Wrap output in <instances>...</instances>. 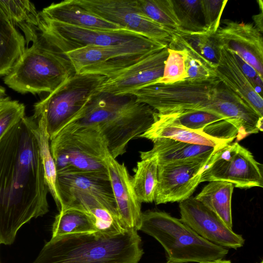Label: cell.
I'll list each match as a JSON object with an SVG mask.
<instances>
[{"mask_svg":"<svg viewBox=\"0 0 263 263\" xmlns=\"http://www.w3.org/2000/svg\"><path fill=\"white\" fill-rule=\"evenodd\" d=\"M144 15L173 33L179 31V24L171 0H135Z\"/></svg>","mask_w":263,"mask_h":263,"instance_id":"cell-30","label":"cell"},{"mask_svg":"<svg viewBox=\"0 0 263 263\" xmlns=\"http://www.w3.org/2000/svg\"><path fill=\"white\" fill-rule=\"evenodd\" d=\"M168 45L153 40L106 46H87L64 53L76 73L112 74L139 61Z\"/></svg>","mask_w":263,"mask_h":263,"instance_id":"cell-9","label":"cell"},{"mask_svg":"<svg viewBox=\"0 0 263 263\" xmlns=\"http://www.w3.org/2000/svg\"><path fill=\"white\" fill-rule=\"evenodd\" d=\"M143 253L137 230L99 231L51 238L32 263H138Z\"/></svg>","mask_w":263,"mask_h":263,"instance_id":"cell-3","label":"cell"},{"mask_svg":"<svg viewBox=\"0 0 263 263\" xmlns=\"http://www.w3.org/2000/svg\"><path fill=\"white\" fill-rule=\"evenodd\" d=\"M32 118L36 122L34 133L38 144L46 183L49 192L60 212L63 203L58 186L56 166L50 151V140L47 130L46 121L43 116Z\"/></svg>","mask_w":263,"mask_h":263,"instance_id":"cell-27","label":"cell"},{"mask_svg":"<svg viewBox=\"0 0 263 263\" xmlns=\"http://www.w3.org/2000/svg\"><path fill=\"white\" fill-rule=\"evenodd\" d=\"M139 138L152 141L159 138H168L180 142L219 148L230 143L206 134L195 131L165 119L157 112L156 120L151 126Z\"/></svg>","mask_w":263,"mask_h":263,"instance_id":"cell-22","label":"cell"},{"mask_svg":"<svg viewBox=\"0 0 263 263\" xmlns=\"http://www.w3.org/2000/svg\"><path fill=\"white\" fill-rule=\"evenodd\" d=\"M74 1L90 13L122 28L168 45L172 40L173 32L143 14L135 0Z\"/></svg>","mask_w":263,"mask_h":263,"instance_id":"cell-12","label":"cell"},{"mask_svg":"<svg viewBox=\"0 0 263 263\" xmlns=\"http://www.w3.org/2000/svg\"><path fill=\"white\" fill-rule=\"evenodd\" d=\"M222 23L214 34L218 46L237 53L263 79L262 33L251 23L230 20H224Z\"/></svg>","mask_w":263,"mask_h":263,"instance_id":"cell-16","label":"cell"},{"mask_svg":"<svg viewBox=\"0 0 263 263\" xmlns=\"http://www.w3.org/2000/svg\"><path fill=\"white\" fill-rule=\"evenodd\" d=\"M234 185L222 181H210L195 198L232 229L231 200Z\"/></svg>","mask_w":263,"mask_h":263,"instance_id":"cell-25","label":"cell"},{"mask_svg":"<svg viewBox=\"0 0 263 263\" xmlns=\"http://www.w3.org/2000/svg\"><path fill=\"white\" fill-rule=\"evenodd\" d=\"M260 263H263V261H261L260 262Z\"/></svg>","mask_w":263,"mask_h":263,"instance_id":"cell-40","label":"cell"},{"mask_svg":"<svg viewBox=\"0 0 263 263\" xmlns=\"http://www.w3.org/2000/svg\"><path fill=\"white\" fill-rule=\"evenodd\" d=\"M185 52L187 72L186 80L204 81L216 78L214 69L207 66L196 57L188 53L186 51Z\"/></svg>","mask_w":263,"mask_h":263,"instance_id":"cell-35","label":"cell"},{"mask_svg":"<svg viewBox=\"0 0 263 263\" xmlns=\"http://www.w3.org/2000/svg\"><path fill=\"white\" fill-rule=\"evenodd\" d=\"M57 174L95 172L108 174L105 159L109 154L99 127L67 125L50 140Z\"/></svg>","mask_w":263,"mask_h":263,"instance_id":"cell-6","label":"cell"},{"mask_svg":"<svg viewBox=\"0 0 263 263\" xmlns=\"http://www.w3.org/2000/svg\"><path fill=\"white\" fill-rule=\"evenodd\" d=\"M222 181L240 189L263 187L262 165L237 142L217 149L202 172L200 183Z\"/></svg>","mask_w":263,"mask_h":263,"instance_id":"cell-11","label":"cell"},{"mask_svg":"<svg viewBox=\"0 0 263 263\" xmlns=\"http://www.w3.org/2000/svg\"><path fill=\"white\" fill-rule=\"evenodd\" d=\"M158 159L156 155L137 162L132 183L138 200L142 202L154 201L158 184Z\"/></svg>","mask_w":263,"mask_h":263,"instance_id":"cell-29","label":"cell"},{"mask_svg":"<svg viewBox=\"0 0 263 263\" xmlns=\"http://www.w3.org/2000/svg\"><path fill=\"white\" fill-rule=\"evenodd\" d=\"M219 47V58L215 69L217 78L259 116L263 117V99L255 90L235 62L231 50Z\"/></svg>","mask_w":263,"mask_h":263,"instance_id":"cell-18","label":"cell"},{"mask_svg":"<svg viewBox=\"0 0 263 263\" xmlns=\"http://www.w3.org/2000/svg\"><path fill=\"white\" fill-rule=\"evenodd\" d=\"M36 124L24 116L0 139V245L12 244L23 225L49 211Z\"/></svg>","mask_w":263,"mask_h":263,"instance_id":"cell-1","label":"cell"},{"mask_svg":"<svg viewBox=\"0 0 263 263\" xmlns=\"http://www.w3.org/2000/svg\"><path fill=\"white\" fill-rule=\"evenodd\" d=\"M139 230L161 244L167 263H199L223 259L228 253L227 248L206 240L180 219L164 212L142 213Z\"/></svg>","mask_w":263,"mask_h":263,"instance_id":"cell-5","label":"cell"},{"mask_svg":"<svg viewBox=\"0 0 263 263\" xmlns=\"http://www.w3.org/2000/svg\"><path fill=\"white\" fill-rule=\"evenodd\" d=\"M106 77L75 73L34 105L33 117L43 116L50 140L71 122L92 98L100 92Z\"/></svg>","mask_w":263,"mask_h":263,"instance_id":"cell-7","label":"cell"},{"mask_svg":"<svg viewBox=\"0 0 263 263\" xmlns=\"http://www.w3.org/2000/svg\"><path fill=\"white\" fill-rule=\"evenodd\" d=\"M9 98L6 93L5 89L0 86V102Z\"/></svg>","mask_w":263,"mask_h":263,"instance_id":"cell-38","label":"cell"},{"mask_svg":"<svg viewBox=\"0 0 263 263\" xmlns=\"http://www.w3.org/2000/svg\"><path fill=\"white\" fill-rule=\"evenodd\" d=\"M166 263H167V262H166ZM199 263H231V261L230 260L220 259L208 261L199 262Z\"/></svg>","mask_w":263,"mask_h":263,"instance_id":"cell-39","label":"cell"},{"mask_svg":"<svg viewBox=\"0 0 263 263\" xmlns=\"http://www.w3.org/2000/svg\"><path fill=\"white\" fill-rule=\"evenodd\" d=\"M211 157L158 163L156 204L180 202L191 197Z\"/></svg>","mask_w":263,"mask_h":263,"instance_id":"cell-13","label":"cell"},{"mask_svg":"<svg viewBox=\"0 0 263 263\" xmlns=\"http://www.w3.org/2000/svg\"><path fill=\"white\" fill-rule=\"evenodd\" d=\"M168 46L152 53L106 78L100 92L114 96L130 95L134 91L154 83L163 75L168 56Z\"/></svg>","mask_w":263,"mask_h":263,"instance_id":"cell-15","label":"cell"},{"mask_svg":"<svg viewBox=\"0 0 263 263\" xmlns=\"http://www.w3.org/2000/svg\"><path fill=\"white\" fill-rule=\"evenodd\" d=\"M95 218L87 213L75 208L59 212L55 217L51 238L66 235L99 231Z\"/></svg>","mask_w":263,"mask_h":263,"instance_id":"cell-28","label":"cell"},{"mask_svg":"<svg viewBox=\"0 0 263 263\" xmlns=\"http://www.w3.org/2000/svg\"><path fill=\"white\" fill-rule=\"evenodd\" d=\"M180 219L206 240L225 248L237 249L245 243L242 236L228 227L201 202L190 197L180 202Z\"/></svg>","mask_w":263,"mask_h":263,"instance_id":"cell-14","label":"cell"},{"mask_svg":"<svg viewBox=\"0 0 263 263\" xmlns=\"http://www.w3.org/2000/svg\"><path fill=\"white\" fill-rule=\"evenodd\" d=\"M41 16L47 20L68 25L104 30L122 28L83 9L74 0H65L52 3L39 12Z\"/></svg>","mask_w":263,"mask_h":263,"instance_id":"cell-21","label":"cell"},{"mask_svg":"<svg viewBox=\"0 0 263 263\" xmlns=\"http://www.w3.org/2000/svg\"><path fill=\"white\" fill-rule=\"evenodd\" d=\"M116 204L119 218L126 229L137 231L141 222V203L138 200L124 163H120L108 154L105 159Z\"/></svg>","mask_w":263,"mask_h":263,"instance_id":"cell-17","label":"cell"},{"mask_svg":"<svg viewBox=\"0 0 263 263\" xmlns=\"http://www.w3.org/2000/svg\"><path fill=\"white\" fill-rule=\"evenodd\" d=\"M60 194L63 203L60 211L69 208L83 211L95 218L97 227L101 231L117 234L128 230L124 228L117 215L93 195L67 190H60Z\"/></svg>","mask_w":263,"mask_h":263,"instance_id":"cell-19","label":"cell"},{"mask_svg":"<svg viewBox=\"0 0 263 263\" xmlns=\"http://www.w3.org/2000/svg\"><path fill=\"white\" fill-rule=\"evenodd\" d=\"M232 56L243 73L248 79L255 91L262 97L263 79L254 68L245 62L240 56L232 51Z\"/></svg>","mask_w":263,"mask_h":263,"instance_id":"cell-36","label":"cell"},{"mask_svg":"<svg viewBox=\"0 0 263 263\" xmlns=\"http://www.w3.org/2000/svg\"><path fill=\"white\" fill-rule=\"evenodd\" d=\"M0 13L13 26L22 30L27 45L37 39L40 15L30 1L0 0Z\"/></svg>","mask_w":263,"mask_h":263,"instance_id":"cell-24","label":"cell"},{"mask_svg":"<svg viewBox=\"0 0 263 263\" xmlns=\"http://www.w3.org/2000/svg\"><path fill=\"white\" fill-rule=\"evenodd\" d=\"M153 148L139 152L141 159L157 156L158 163L181 161L211 157L219 148L190 144L168 138H159L152 141ZM220 148V147H219Z\"/></svg>","mask_w":263,"mask_h":263,"instance_id":"cell-23","label":"cell"},{"mask_svg":"<svg viewBox=\"0 0 263 263\" xmlns=\"http://www.w3.org/2000/svg\"><path fill=\"white\" fill-rule=\"evenodd\" d=\"M25 107L10 98L0 102V139L5 133L25 116Z\"/></svg>","mask_w":263,"mask_h":263,"instance_id":"cell-33","label":"cell"},{"mask_svg":"<svg viewBox=\"0 0 263 263\" xmlns=\"http://www.w3.org/2000/svg\"><path fill=\"white\" fill-rule=\"evenodd\" d=\"M26 41L0 13V76H6L24 52Z\"/></svg>","mask_w":263,"mask_h":263,"instance_id":"cell-26","label":"cell"},{"mask_svg":"<svg viewBox=\"0 0 263 263\" xmlns=\"http://www.w3.org/2000/svg\"><path fill=\"white\" fill-rule=\"evenodd\" d=\"M156 113L132 95L114 96L100 92L67 125L98 127L110 155L116 159L126 152L130 141L139 138L151 126L156 120Z\"/></svg>","mask_w":263,"mask_h":263,"instance_id":"cell-2","label":"cell"},{"mask_svg":"<svg viewBox=\"0 0 263 263\" xmlns=\"http://www.w3.org/2000/svg\"><path fill=\"white\" fill-rule=\"evenodd\" d=\"M179 24V31L186 33L205 31L200 0H171Z\"/></svg>","mask_w":263,"mask_h":263,"instance_id":"cell-31","label":"cell"},{"mask_svg":"<svg viewBox=\"0 0 263 263\" xmlns=\"http://www.w3.org/2000/svg\"><path fill=\"white\" fill-rule=\"evenodd\" d=\"M32 43L5 76L4 83L21 93H50L75 70L67 58L49 45L39 32Z\"/></svg>","mask_w":263,"mask_h":263,"instance_id":"cell-4","label":"cell"},{"mask_svg":"<svg viewBox=\"0 0 263 263\" xmlns=\"http://www.w3.org/2000/svg\"><path fill=\"white\" fill-rule=\"evenodd\" d=\"M60 190H75L90 194L101 201L119 217L108 175L95 172L58 174Z\"/></svg>","mask_w":263,"mask_h":263,"instance_id":"cell-20","label":"cell"},{"mask_svg":"<svg viewBox=\"0 0 263 263\" xmlns=\"http://www.w3.org/2000/svg\"><path fill=\"white\" fill-rule=\"evenodd\" d=\"M220 82L217 78L204 81L185 80L169 84L154 82L130 95L159 114L194 110L206 111Z\"/></svg>","mask_w":263,"mask_h":263,"instance_id":"cell-8","label":"cell"},{"mask_svg":"<svg viewBox=\"0 0 263 263\" xmlns=\"http://www.w3.org/2000/svg\"><path fill=\"white\" fill-rule=\"evenodd\" d=\"M228 1L200 0L205 31L214 34L219 27L222 12Z\"/></svg>","mask_w":263,"mask_h":263,"instance_id":"cell-34","label":"cell"},{"mask_svg":"<svg viewBox=\"0 0 263 263\" xmlns=\"http://www.w3.org/2000/svg\"><path fill=\"white\" fill-rule=\"evenodd\" d=\"M260 13L253 16V19L255 22V27L262 33V10H260Z\"/></svg>","mask_w":263,"mask_h":263,"instance_id":"cell-37","label":"cell"},{"mask_svg":"<svg viewBox=\"0 0 263 263\" xmlns=\"http://www.w3.org/2000/svg\"><path fill=\"white\" fill-rule=\"evenodd\" d=\"M39 32L49 45L63 54L87 46H106L152 40L124 28L104 30L77 27L50 21L40 15Z\"/></svg>","mask_w":263,"mask_h":263,"instance_id":"cell-10","label":"cell"},{"mask_svg":"<svg viewBox=\"0 0 263 263\" xmlns=\"http://www.w3.org/2000/svg\"><path fill=\"white\" fill-rule=\"evenodd\" d=\"M162 77L155 82L169 84L184 81L187 78L186 52L167 48Z\"/></svg>","mask_w":263,"mask_h":263,"instance_id":"cell-32","label":"cell"}]
</instances>
